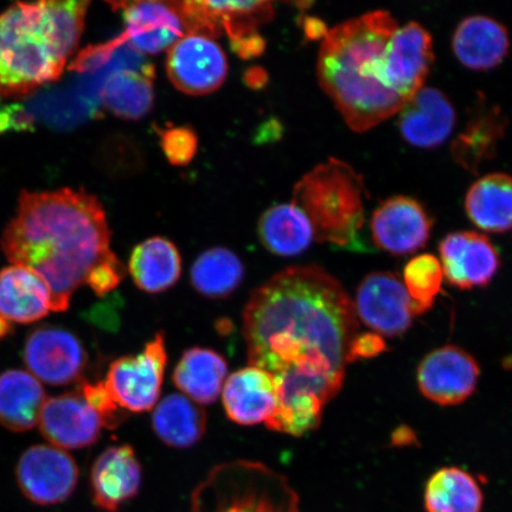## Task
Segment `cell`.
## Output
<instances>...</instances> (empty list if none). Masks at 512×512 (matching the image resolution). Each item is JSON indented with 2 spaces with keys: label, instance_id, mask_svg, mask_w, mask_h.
Instances as JSON below:
<instances>
[{
  "label": "cell",
  "instance_id": "6da1fadb",
  "mask_svg": "<svg viewBox=\"0 0 512 512\" xmlns=\"http://www.w3.org/2000/svg\"><path fill=\"white\" fill-rule=\"evenodd\" d=\"M242 318L249 366L277 384L268 430L292 437L317 430L326 403L341 392L358 335L348 292L322 267L294 266L256 288Z\"/></svg>",
  "mask_w": 512,
  "mask_h": 512
},
{
  "label": "cell",
  "instance_id": "7a4b0ae2",
  "mask_svg": "<svg viewBox=\"0 0 512 512\" xmlns=\"http://www.w3.org/2000/svg\"><path fill=\"white\" fill-rule=\"evenodd\" d=\"M0 243L12 265L46 281L54 312L67 311L75 291L99 268L119 260L104 207L83 189L23 191Z\"/></svg>",
  "mask_w": 512,
  "mask_h": 512
},
{
  "label": "cell",
  "instance_id": "3957f363",
  "mask_svg": "<svg viewBox=\"0 0 512 512\" xmlns=\"http://www.w3.org/2000/svg\"><path fill=\"white\" fill-rule=\"evenodd\" d=\"M398 28L390 12L375 10L338 24L323 38L319 85L354 132L371 130L406 104L387 81V44Z\"/></svg>",
  "mask_w": 512,
  "mask_h": 512
},
{
  "label": "cell",
  "instance_id": "277c9868",
  "mask_svg": "<svg viewBox=\"0 0 512 512\" xmlns=\"http://www.w3.org/2000/svg\"><path fill=\"white\" fill-rule=\"evenodd\" d=\"M88 2L17 3L0 15V96L60 79L85 30Z\"/></svg>",
  "mask_w": 512,
  "mask_h": 512
},
{
  "label": "cell",
  "instance_id": "5b68a950",
  "mask_svg": "<svg viewBox=\"0 0 512 512\" xmlns=\"http://www.w3.org/2000/svg\"><path fill=\"white\" fill-rule=\"evenodd\" d=\"M367 197L362 175L330 158L294 185L292 202L304 211L318 242L352 249L361 246Z\"/></svg>",
  "mask_w": 512,
  "mask_h": 512
},
{
  "label": "cell",
  "instance_id": "8992f818",
  "mask_svg": "<svg viewBox=\"0 0 512 512\" xmlns=\"http://www.w3.org/2000/svg\"><path fill=\"white\" fill-rule=\"evenodd\" d=\"M190 512H299V497L271 467L235 460L215 466L197 485Z\"/></svg>",
  "mask_w": 512,
  "mask_h": 512
},
{
  "label": "cell",
  "instance_id": "52a82bcc",
  "mask_svg": "<svg viewBox=\"0 0 512 512\" xmlns=\"http://www.w3.org/2000/svg\"><path fill=\"white\" fill-rule=\"evenodd\" d=\"M168 363L165 334H158L137 355L115 360L104 381L124 411L143 413L157 406Z\"/></svg>",
  "mask_w": 512,
  "mask_h": 512
},
{
  "label": "cell",
  "instance_id": "ba28073f",
  "mask_svg": "<svg viewBox=\"0 0 512 512\" xmlns=\"http://www.w3.org/2000/svg\"><path fill=\"white\" fill-rule=\"evenodd\" d=\"M166 73L178 91L191 96L217 91L228 74V60L213 38L185 34L168 50Z\"/></svg>",
  "mask_w": 512,
  "mask_h": 512
},
{
  "label": "cell",
  "instance_id": "9c48e42d",
  "mask_svg": "<svg viewBox=\"0 0 512 512\" xmlns=\"http://www.w3.org/2000/svg\"><path fill=\"white\" fill-rule=\"evenodd\" d=\"M19 489L30 502L55 505L67 501L78 486L80 470L70 454L51 445H36L17 464Z\"/></svg>",
  "mask_w": 512,
  "mask_h": 512
},
{
  "label": "cell",
  "instance_id": "30bf717a",
  "mask_svg": "<svg viewBox=\"0 0 512 512\" xmlns=\"http://www.w3.org/2000/svg\"><path fill=\"white\" fill-rule=\"evenodd\" d=\"M354 306L357 318L381 337L406 334L415 316L403 281L390 272L367 275L357 287Z\"/></svg>",
  "mask_w": 512,
  "mask_h": 512
},
{
  "label": "cell",
  "instance_id": "8fae6325",
  "mask_svg": "<svg viewBox=\"0 0 512 512\" xmlns=\"http://www.w3.org/2000/svg\"><path fill=\"white\" fill-rule=\"evenodd\" d=\"M480 369L475 357L457 345H445L424 357L418 386L426 399L440 406H457L476 392Z\"/></svg>",
  "mask_w": 512,
  "mask_h": 512
},
{
  "label": "cell",
  "instance_id": "7c38bea8",
  "mask_svg": "<svg viewBox=\"0 0 512 512\" xmlns=\"http://www.w3.org/2000/svg\"><path fill=\"white\" fill-rule=\"evenodd\" d=\"M23 357L32 376L53 386L79 381L87 364V352L80 339L53 326L31 332Z\"/></svg>",
  "mask_w": 512,
  "mask_h": 512
},
{
  "label": "cell",
  "instance_id": "4fadbf2b",
  "mask_svg": "<svg viewBox=\"0 0 512 512\" xmlns=\"http://www.w3.org/2000/svg\"><path fill=\"white\" fill-rule=\"evenodd\" d=\"M433 222L422 204L412 197L395 196L380 204L371 216V236L381 251L402 256L426 246Z\"/></svg>",
  "mask_w": 512,
  "mask_h": 512
},
{
  "label": "cell",
  "instance_id": "5bb4252c",
  "mask_svg": "<svg viewBox=\"0 0 512 512\" xmlns=\"http://www.w3.org/2000/svg\"><path fill=\"white\" fill-rule=\"evenodd\" d=\"M444 279L459 290L488 286L495 278L501 259L488 236L477 232H454L439 245Z\"/></svg>",
  "mask_w": 512,
  "mask_h": 512
},
{
  "label": "cell",
  "instance_id": "9a60e30c",
  "mask_svg": "<svg viewBox=\"0 0 512 512\" xmlns=\"http://www.w3.org/2000/svg\"><path fill=\"white\" fill-rule=\"evenodd\" d=\"M434 62L433 40L418 22L396 29L386 49L387 81L406 102L425 86Z\"/></svg>",
  "mask_w": 512,
  "mask_h": 512
},
{
  "label": "cell",
  "instance_id": "2e32d148",
  "mask_svg": "<svg viewBox=\"0 0 512 512\" xmlns=\"http://www.w3.org/2000/svg\"><path fill=\"white\" fill-rule=\"evenodd\" d=\"M40 430L51 446L61 450H79L99 440L104 428L98 413L80 393L47 399L38 419Z\"/></svg>",
  "mask_w": 512,
  "mask_h": 512
},
{
  "label": "cell",
  "instance_id": "e0dca14e",
  "mask_svg": "<svg viewBox=\"0 0 512 512\" xmlns=\"http://www.w3.org/2000/svg\"><path fill=\"white\" fill-rule=\"evenodd\" d=\"M125 31L119 41L131 43L140 53L158 54L169 50L185 35L184 24L176 2L120 3Z\"/></svg>",
  "mask_w": 512,
  "mask_h": 512
},
{
  "label": "cell",
  "instance_id": "ac0fdd59",
  "mask_svg": "<svg viewBox=\"0 0 512 512\" xmlns=\"http://www.w3.org/2000/svg\"><path fill=\"white\" fill-rule=\"evenodd\" d=\"M399 130L409 145L435 149L453 133L457 114L450 99L438 88L422 87L401 108Z\"/></svg>",
  "mask_w": 512,
  "mask_h": 512
},
{
  "label": "cell",
  "instance_id": "d6986e66",
  "mask_svg": "<svg viewBox=\"0 0 512 512\" xmlns=\"http://www.w3.org/2000/svg\"><path fill=\"white\" fill-rule=\"evenodd\" d=\"M143 469L130 445L106 448L95 460L91 471V490L96 507L118 512L142 488Z\"/></svg>",
  "mask_w": 512,
  "mask_h": 512
},
{
  "label": "cell",
  "instance_id": "ffe728a7",
  "mask_svg": "<svg viewBox=\"0 0 512 512\" xmlns=\"http://www.w3.org/2000/svg\"><path fill=\"white\" fill-rule=\"evenodd\" d=\"M278 389L266 371L247 367L230 375L222 389V402L228 418L241 426L266 422L277 411Z\"/></svg>",
  "mask_w": 512,
  "mask_h": 512
},
{
  "label": "cell",
  "instance_id": "44dd1931",
  "mask_svg": "<svg viewBox=\"0 0 512 512\" xmlns=\"http://www.w3.org/2000/svg\"><path fill=\"white\" fill-rule=\"evenodd\" d=\"M507 127L508 119L502 108L489 105L480 96L464 130L451 145L454 162L471 174H478L480 165L496 157Z\"/></svg>",
  "mask_w": 512,
  "mask_h": 512
},
{
  "label": "cell",
  "instance_id": "7402d4cb",
  "mask_svg": "<svg viewBox=\"0 0 512 512\" xmlns=\"http://www.w3.org/2000/svg\"><path fill=\"white\" fill-rule=\"evenodd\" d=\"M452 49L464 67L483 72L499 66L508 56V29L495 18L469 16L458 24L452 37Z\"/></svg>",
  "mask_w": 512,
  "mask_h": 512
},
{
  "label": "cell",
  "instance_id": "603a6c76",
  "mask_svg": "<svg viewBox=\"0 0 512 512\" xmlns=\"http://www.w3.org/2000/svg\"><path fill=\"white\" fill-rule=\"evenodd\" d=\"M53 311L46 281L27 267L12 265L0 272V317L10 323L38 322Z\"/></svg>",
  "mask_w": 512,
  "mask_h": 512
},
{
  "label": "cell",
  "instance_id": "cb8c5ba5",
  "mask_svg": "<svg viewBox=\"0 0 512 512\" xmlns=\"http://www.w3.org/2000/svg\"><path fill=\"white\" fill-rule=\"evenodd\" d=\"M216 27L226 32L230 44L241 59L249 60L264 53L266 42L259 29L272 21L273 4L270 2H207Z\"/></svg>",
  "mask_w": 512,
  "mask_h": 512
},
{
  "label": "cell",
  "instance_id": "d4e9b609",
  "mask_svg": "<svg viewBox=\"0 0 512 512\" xmlns=\"http://www.w3.org/2000/svg\"><path fill=\"white\" fill-rule=\"evenodd\" d=\"M228 364L219 352L195 347L184 352L172 375L175 386L197 405H211L222 393Z\"/></svg>",
  "mask_w": 512,
  "mask_h": 512
},
{
  "label": "cell",
  "instance_id": "484cf974",
  "mask_svg": "<svg viewBox=\"0 0 512 512\" xmlns=\"http://www.w3.org/2000/svg\"><path fill=\"white\" fill-rule=\"evenodd\" d=\"M128 272L140 290L158 294L170 290L182 274V256L174 242L150 238L133 249Z\"/></svg>",
  "mask_w": 512,
  "mask_h": 512
},
{
  "label": "cell",
  "instance_id": "4316f807",
  "mask_svg": "<svg viewBox=\"0 0 512 512\" xmlns=\"http://www.w3.org/2000/svg\"><path fill=\"white\" fill-rule=\"evenodd\" d=\"M46 400L41 382L28 371L12 369L0 375V425L8 430H32Z\"/></svg>",
  "mask_w": 512,
  "mask_h": 512
},
{
  "label": "cell",
  "instance_id": "83f0119b",
  "mask_svg": "<svg viewBox=\"0 0 512 512\" xmlns=\"http://www.w3.org/2000/svg\"><path fill=\"white\" fill-rule=\"evenodd\" d=\"M465 211L471 222L484 232H509L512 229V177L490 174L479 178L467 191Z\"/></svg>",
  "mask_w": 512,
  "mask_h": 512
},
{
  "label": "cell",
  "instance_id": "f1b7e54d",
  "mask_svg": "<svg viewBox=\"0 0 512 512\" xmlns=\"http://www.w3.org/2000/svg\"><path fill=\"white\" fill-rule=\"evenodd\" d=\"M258 234L268 252L283 258L304 253L316 240L309 219L293 202L266 210L260 217Z\"/></svg>",
  "mask_w": 512,
  "mask_h": 512
},
{
  "label": "cell",
  "instance_id": "f546056e",
  "mask_svg": "<svg viewBox=\"0 0 512 512\" xmlns=\"http://www.w3.org/2000/svg\"><path fill=\"white\" fill-rule=\"evenodd\" d=\"M153 431L165 445L189 448L200 443L207 431V414L182 394H171L157 403Z\"/></svg>",
  "mask_w": 512,
  "mask_h": 512
},
{
  "label": "cell",
  "instance_id": "4dcf8cb0",
  "mask_svg": "<svg viewBox=\"0 0 512 512\" xmlns=\"http://www.w3.org/2000/svg\"><path fill=\"white\" fill-rule=\"evenodd\" d=\"M155 69H123L114 73L101 89V99L108 111L126 120L146 117L155 104Z\"/></svg>",
  "mask_w": 512,
  "mask_h": 512
},
{
  "label": "cell",
  "instance_id": "1f68e13d",
  "mask_svg": "<svg viewBox=\"0 0 512 512\" xmlns=\"http://www.w3.org/2000/svg\"><path fill=\"white\" fill-rule=\"evenodd\" d=\"M483 501L477 480L459 467H443L428 479L427 512H480Z\"/></svg>",
  "mask_w": 512,
  "mask_h": 512
},
{
  "label": "cell",
  "instance_id": "d6a6232c",
  "mask_svg": "<svg viewBox=\"0 0 512 512\" xmlns=\"http://www.w3.org/2000/svg\"><path fill=\"white\" fill-rule=\"evenodd\" d=\"M245 278V266L234 252L214 247L203 252L191 267V285L202 296L223 299L238 290Z\"/></svg>",
  "mask_w": 512,
  "mask_h": 512
},
{
  "label": "cell",
  "instance_id": "836d02e7",
  "mask_svg": "<svg viewBox=\"0 0 512 512\" xmlns=\"http://www.w3.org/2000/svg\"><path fill=\"white\" fill-rule=\"evenodd\" d=\"M444 273L440 260L432 254H421L409 260L403 270V285L411 297L415 316L431 309L443 286Z\"/></svg>",
  "mask_w": 512,
  "mask_h": 512
},
{
  "label": "cell",
  "instance_id": "e575fe53",
  "mask_svg": "<svg viewBox=\"0 0 512 512\" xmlns=\"http://www.w3.org/2000/svg\"><path fill=\"white\" fill-rule=\"evenodd\" d=\"M82 398L99 414L104 427L114 430L123 424L127 412L113 399L105 382L82 381L79 388Z\"/></svg>",
  "mask_w": 512,
  "mask_h": 512
},
{
  "label": "cell",
  "instance_id": "d590c367",
  "mask_svg": "<svg viewBox=\"0 0 512 512\" xmlns=\"http://www.w3.org/2000/svg\"><path fill=\"white\" fill-rule=\"evenodd\" d=\"M160 146L169 162L175 166L191 163L198 150V137L189 126L170 127L159 131Z\"/></svg>",
  "mask_w": 512,
  "mask_h": 512
},
{
  "label": "cell",
  "instance_id": "8d00e7d4",
  "mask_svg": "<svg viewBox=\"0 0 512 512\" xmlns=\"http://www.w3.org/2000/svg\"><path fill=\"white\" fill-rule=\"evenodd\" d=\"M387 350L383 338L374 332L358 334L351 343L349 351V363L360 360V358H373Z\"/></svg>",
  "mask_w": 512,
  "mask_h": 512
},
{
  "label": "cell",
  "instance_id": "74e56055",
  "mask_svg": "<svg viewBox=\"0 0 512 512\" xmlns=\"http://www.w3.org/2000/svg\"><path fill=\"white\" fill-rule=\"evenodd\" d=\"M29 118L19 108L2 107L0 108V133L17 128V130H27L29 127Z\"/></svg>",
  "mask_w": 512,
  "mask_h": 512
},
{
  "label": "cell",
  "instance_id": "f35d334b",
  "mask_svg": "<svg viewBox=\"0 0 512 512\" xmlns=\"http://www.w3.org/2000/svg\"><path fill=\"white\" fill-rule=\"evenodd\" d=\"M304 30L307 37L311 38V40L324 38L329 32L324 22L320 21V19L310 17L305 19Z\"/></svg>",
  "mask_w": 512,
  "mask_h": 512
},
{
  "label": "cell",
  "instance_id": "ab89813d",
  "mask_svg": "<svg viewBox=\"0 0 512 512\" xmlns=\"http://www.w3.org/2000/svg\"><path fill=\"white\" fill-rule=\"evenodd\" d=\"M12 331V323L9 322V320H6L3 317H0V341H2L3 338L10 335V332Z\"/></svg>",
  "mask_w": 512,
  "mask_h": 512
}]
</instances>
